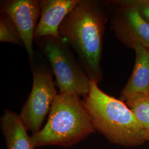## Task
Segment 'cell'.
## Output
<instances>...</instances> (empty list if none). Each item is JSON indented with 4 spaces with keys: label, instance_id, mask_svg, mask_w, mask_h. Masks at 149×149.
I'll return each mask as SVG.
<instances>
[{
    "label": "cell",
    "instance_id": "obj_9",
    "mask_svg": "<svg viewBox=\"0 0 149 149\" xmlns=\"http://www.w3.org/2000/svg\"><path fill=\"white\" fill-rule=\"evenodd\" d=\"M135 52L133 71L123 89L120 100L126 101L137 96H149V49L140 44L133 47Z\"/></svg>",
    "mask_w": 149,
    "mask_h": 149
},
{
    "label": "cell",
    "instance_id": "obj_3",
    "mask_svg": "<svg viewBox=\"0 0 149 149\" xmlns=\"http://www.w3.org/2000/svg\"><path fill=\"white\" fill-rule=\"evenodd\" d=\"M83 102L96 131L114 144L137 146L146 141L143 128L126 103L102 91L90 81L88 93Z\"/></svg>",
    "mask_w": 149,
    "mask_h": 149
},
{
    "label": "cell",
    "instance_id": "obj_13",
    "mask_svg": "<svg viewBox=\"0 0 149 149\" xmlns=\"http://www.w3.org/2000/svg\"><path fill=\"white\" fill-rule=\"evenodd\" d=\"M132 2L138 7L140 15L144 19L149 23V0L132 1Z\"/></svg>",
    "mask_w": 149,
    "mask_h": 149
},
{
    "label": "cell",
    "instance_id": "obj_8",
    "mask_svg": "<svg viewBox=\"0 0 149 149\" xmlns=\"http://www.w3.org/2000/svg\"><path fill=\"white\" fill-rule=\"evenodd\" d=\"M80 1L39 0L41 14L34 33V39L45 37L61 38L60 26Z\"/></svg>",
    "mask_w": 149,
    "mask_h": 149
},
{
    "label": "cell",
    "instance_id": "obj_4",
    "mask_svg": "<svg viewBox=\"0 0 149 149\" xmlns=\"http://www.w3.org/2000/svg\"><path fill=\"white\" fill-rule=\"evenodd\" d=\"M34 43L48 61L60 93L84 97L88 93L91 81L69 43L53 37L35 39Z\"/></svg>",
    "mask_w": 149,
    "mask_h": 149
},
{
    "label": "cell",
    "instance_id": "obj_5",
    "mask_svg": "<svg viewBox=\"0 0 149 149\" xmlns=\"http://www.w3.org/2000/svg\"><path fill=\"white\" fill-rule=\"evenodd\" d=\"M29 63L33 76L32 90L19 116L27 130L34 134L41 130L58 93L53 73L43 54L35 50Z\"/></svg>",
    "mask_w": 149,
    "mask_h": 149
},
{
    "label": "cell",
    "instance_id": "obj_11",
    "mask_svg": "<svg viewBox=\"0 0 149 149\" xmlns=\"http://www.w3.org/2000/svg\"><path fill=\"white\" fill-rule=\"evenodd\" d=\"M143 128L146 141H149V96H137L125 101Z\"/></svg>",
    "mask_w": 149,
    "mask_h": 149
},
{
    "label": "cell",
    "instance_id": "obj_2",
    "mask_svg": "<svg viewBox=\"0 0 149 149\" xmlns=\"http://www.w3.org/2000/svg\"><path fill=\"white\" fill-rule=\"evenodd\" d=\"M96 131L92 119L80 96L59 93L52 106L46 124L31 136L32 148L71 147Z\"/></svg>",
    "mask_w": 149,
    "mask_h": 149
},
{
    "label": "cell",
    "instance_id": "obj_12",
    "mask_svg": "<svg viewBox=\"0 0 149 149\" xmlns=\"http://www.w3.org/2000/svg\"><path fill=\"white\" fill-rule=\"evenodd\" d=\"M0 42L24 47L16 25L8 16L3 13L0 15Z\"/></svg>",
    "mask_w": 149,
    "mask_h": 149
},
{
    "label": "cell",
    "instance_id": "obj_1",
    "mask_svg": "<svg viewBox=\"0 0 149 149\" xmlns=\"http://www.w3.org/2000/svg\"><path fill=\"white\" fill-rule=\"evenodd\" d=\"M106 7L100 1L80 0L59 28L60 37L77 54L88 79L97 83L103 78V39L108 18Z\"/></svg>",
    "mask_w": 149,
    "mask_h": 149
},
{
    "label": "cell",
    "instance_id": "obj_10",
    "mask_svg": "<svg viewBox=\"0 0 149 149\" xmlns=\"http://www.w3.org/2000/svg\"><path fill=\"white\" fill-rule=\"evenodd\" d=\"M0 124L7 149H33L31 136L19 114L6 109Z\"/></svg>",
    "mask_w": 149,
    "mask_h": 149
},
{
    "label": "cell",
    "instance_id": "obj_7",
    "mask_svg": "<svg viewBox=\"0 0 149 149\" xmlns=\"http://www.w3.org/2000/svg\"><path fill=\"white\" fill-rule=\"evenodd\" d=\"M1 13L8 16L18 29L29 60L34 54V33L41 11L39 0L1 1Z\"/></svg>",
    "mask_w": 149,
    "mask_h": 149
},
{
    "label": "cell",
    "instance_id": "obj_6",
    "mask_svg": "<svg viewBox=\"0 0 149 149\" xmlns=\"http://www.w3.org/2000/svg\"><path fill=\"white\" fill-rule=\"evenodd\" d=\"M111 7V29L116 37L127 47L140 44L149 49V23L140 15L132 1L105 2Z\"/></svg>",
    "mask_w": 149,
    "mask_h": 149
}]
</instances>
